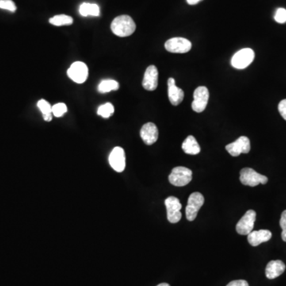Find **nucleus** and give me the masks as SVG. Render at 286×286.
I'll use <instances>...</instances> for the list:
<instances>
[{
	"mask_svg": "<svg viewBox=\"0 0 286 286\" xmlns=\"http://www.w3.org/2000/svg\"><path fill=\"white\" fill-rule=\"evenodd\" d=\"M192 179V172L191 169L184 166L175 167L169 176L170 184L174 186H185L190 183Z\"/></svg>",
	"mask_w": 286,
	"mask_h": 286,
	"instance_id": "obj_2",
	"label": "nucleus"
},
{
	"mask_svg": "<svg viewBox=\"0 0 286 286\" xmlns=\"http://www.w3.org/2000/svg\"><path fill=\"white\" fill-rule=\"evenodd\" d=\"M141 138L146 145L150 146L155 143L158 138V127L153 123H147L143 125L140 131Z\"/></svg>",
	"mask_w": 286,
	"mask_h": 286,
	"instance_id": "obj_14",
	"label": "nucleus"
},
{
	"mask_svg": "<svg viewBox=\"0 0 286 286\" xmlns=\"http://www.w3.org/2000/svg\"><path fill=\"white\" fill-rule=\"evenodd\" d=\"M182 150L185 154L196 155L200 153V146L198 144L196 138L192 135H189L183 142Z\"/></svg>",
	"mask_w": 286,
	"mask_h": 286,
	"instance_id": "obj_18",
	"label": "nucleus"
},
{
	"mask_svg": "<svg viewBox=\"0 0 286 286\" xmlns=\"http://www.w3.org/2000/svg\"><path fill=\"white\" fill-rule=\"evenodd\" d=\"M165 204L167 209V219L169 223H178L182 217L181 212L182 205L179 199L175 196H169L165 200Z\"/></svg>",
	"mask_w": 286,
	"mask_h": 286,
	"instance_id": "obj_6",
	"label": "nucleus"
},
{
	"mask_svg": "<svg viewBox=\"0 0 286 286\" xmlns=\"http://www.w3.org/2000/svg\"><path fill=\"white\" fill-rule=\"evenodd\" d=\"M227 286H249L247 281L245 280H233L229 283Z\"/></svg>",
	"mask_w": 286,
	"mask_h": 286,
	"instance_id": "obj_29",
	"label": "nucleus"
},
{
	"mask_svg": "<svg viewBox=\"0 0 286 286\" xmlns=\"http://www.w3.org/2000/svg\"><path fill=\"white\" fill-rule=\"evenodd\" d=\"M50 23L56 27H62V26L72 25L73 23V18L71 16H66V15H58L54 16L49 20Z\"/></svg>",
	"mask_w": 286,
	"mask_h": 286,
	"instance_id": "obj_22",
	"label": "nucleus"
},
{
	"mask_svg": "<svg viewBox=\"0 0 286 286\" xmlns=\"http://www.w3.org/2000/svg\"><path fill=\"white\" fill-rule=\"evenodd\" d=\"M278 111L281 117L286 121V99L283 100L279 103L278 104Z\"/></svg>",
	"mask_w": 286,
	"mask_h": 286,
	"instance_id": "obj_28",
	"label": "nucleus"
},
{
	"mask_svg": "<svg viewBox=\"0 0 286 286\" xmlns=\"http://www.w3.org/2000/svg\"><path fill=\"white\" fill-rule=\"evenodd\" d=\"M272 237L269 230H252L247 235L248 242L252 246H257L262 242H268Z\"/></svg>",
	"mask_w": 286,
	"mask_h": 286,
	"instance_id": "obj_16",
	"label": "nucleus"
},
{
	"mask_svg": "<svg viewBox=\"0 0 286 286\" xmlns=\"http://www.w3.org/2000/svg\"><path fill=\"white\" fill-rule=\"evenodd\" d=\"M157 286H170V285H169V284H167V283H161V284H158V285Z\"/></svg>",
	"mask_w": 286,
	"mask_h": 286,
	"instance_id": "obj_31",
	"label": "nucleus"
},
{
	"mask_svg": "<svg viewBox=\"0 0 286 286\" xmlns=\"http://www.w3.org/2000/svg\"><path fill=\"white\" fill-rule=\"evenodd\" d=\"M168 96L169 102L172 105L177 106L181 104L184 97V93L182 89L176 85L174 78L170 77L168 80Z\"/></svg>",
	"mask_w": 286,
	"mask_h": 286,
	"instance_id": "obj_15",
	"label": "nucleus"
},
{
	"mask_svg": "<svg viewBox=\"0 0 286 286\" xmlns=\"http://www.w3.org/2000/svg\"><path fill=\"white\" fill-rule=\"evenodd\" d=\"M204 197L200 192H193L189 196L185 208L186 218L188 221H193L197 216L198 211L204 205Z\"/></svg>",
	"mask_w": 286,
	"mask_h": 286,
	"instance_id": "obj_4",
	"label": "nucleus"
},
{
	"mask_svg": "<svg viewBox=\"0 0 286 286\" xmlns=\"http://www.w3.org/2000/svg\"><path fill=\"white\" fill-rule=\"evenodd\" d=\"M80 14L84 17L87 16H100V10L98 5L96 4H89V3H84L81 4L79 9Z\"/></svg>",
	"mask_w": 286,
	"mask_h": 286,
	"instance_id": "obj_19",
	"label": "nucleus"
},
{
	"mask_svg": "<svg viewBox=\"0 0 286 286\" xmlns=\"http://www.w3.org/2000/svg\"><path fill=\"white\" fill-rule=\"evenodd\" d=\"M38 107L41 112L43 113V119L45 121L50 122L52 120L53 113L52 107L46 100H40L38 102Z\"/></svg>",
	"mask_w": 286,
	"mask_h": 286,
	"instance_id": "obj_21",
	"label": "nucleus"
},
{
	"mask_svg": "<svg viewBox=\"0 0 286 286\" xmlns=\"http://www.w3.org/2000/svg\"><path fill=\"white\" fill-rule=\"evenodd\" d=\"M240 181L246 186L255 187L259 184H266L268 178L251 168H244L240 171Z\"/></svg>",
	"mask_w": 286,
	"mask_h": 286,
	"instance_id": "obj_3",
	"label": "nucleus"
},
{
	"mask_svg": "<svg viewBox=\"0 0 286 286\" xmlns=\"http://www.w3.org/2000/svg\"><path fill=\"white\" fill-rule=\"evenodd\" d=\"M109 163L112 169L118 173L123 172L126 167V157L124 150L119 146L115 147L109 155Z\"/></svg>",
	"mask_w": 286,
	"mask_h": 286,
	"instance_id": "obj_12",
	"label": "nucleus"
},
{
	"mask_svg": "<svg viewBox=\"0 0 286 286\" xmlns=\"http://www.w3.org/2000/svg\"><path fill=\"white\" fill-rule=\"evenodd\" d=\"M226 150L233 157H238L241 154H248L250 150V139L246 136H241L235 142L226 146Z\"/></svg>",
	"mask_w": 286,
	"mask_h": 286,
	"instance_id": "obj_11",
	"label": "nucleus"
},
{
	"mask_svg": "<svg viewBox=\"0 0 286 286\" xmlns=\"http://www.w3.org/2000/svg\"><path fill=\"white\" fill-rule=\"evenodd\" d=\"M193 102L192 104V108L194 112L197 113L204 112L207 107L209 99V92L206 87H198L193 93Z\"/></svg>",
	"mask_w": 286,
	"mask_h": 286,
	"instance_id": "obj_9",
	"label": "nucleus"
},
{
	"mask_svg": "<svg viewBox=\"0 0 286 286\" xmlns=\"http://www.w3.org/2000/svg\"><path fill=\"white\" fill-rule=\"evenodd\" d=\"M158 71L156 66H150L146 69L142 81V87L147 91H154L158 88Z\"/></svg>",
	"mask_w": 286,
	"mask_h": 286,
	"instance_id": "obj_13",
	"label": "nucleus"
},
{
	"mask_svg": "<svg viewBox=\"0 0 286 286\" xmlns=\"http://www.w3.org/2000/svg\"><path fill=\"white\" fill-rule=\"evenodd\" d=\"M186 1L189 5H196V4H199L202 0H186Z\"/></svg>",
	"mask_w": 286,
	"mask_h": 286,
	"instance_id": "obj_30",
	"label": "nucleus"
},
{
	"mask_svg": "<svg viewBox=\"0 0 286 286\" xmlns=\"http://www.w3.org/2000/svg\"><path fill=\"white\" fill-rule=\"evenodd\" d=\"M274 20L276 23H280V24H284L286 23V10L284 8L276 9Z\"/></svg>",
	"mask_w": 286,
	"mask_h": 286,
	"instance_id": "obj_26",
	"label": "nucleus"
},
{
	"mask_svg": "<svg viewBox=\"0 0 286 286\" xmlns=\"http://www.w3.org/2000/svg\"><path fill=\"white\" fill-rule=\"evenodd\" d=\"M165 48L173 54H185L192 49V43L184 38H173L165 43Z\"/></svg>",
	"mask_w": 286,
	"mask_h": 286,
	"instance_id": "obj_8",
	"label": "nucleus"
},
{
	"mask_svg": "<svg viewBox=\"0 0 286 286\" xmlns=\"http://www.w3.org/2000/svg\"><path fill=\"white\" fill-rule=\"evenodd\" d=\"M256 220V212L253 210H248L236 225V231L242 235H248L251 232Z\"/></svg>",
	"mask_w": 286,
	"mask_h": 286,
	"instance_id": "obj_10",
	"label": "nucleus"
},
{
	"mask_svg": "<svg viewBox=\"0 0 286 286\" xmlns=\"http://www.w3.org/2000/svg\"><path fill=\"white\" fill-rule=\"evenodd\" d=\"M119 85L117 81L114 80H104L100 83L98 86V92L100 93H108L112 91H117Z\"/></svg>",
	"mask_w": 286,
	"mask_h": 286,
	"instance_id": "obj_20",
	"label": "nucleus"
},
{
	"mask_svg": "<svg viewBox=\"0 0 286 286\" xmlns=\"http://www.w3.org/2000/svg\"><path fill=\"white\" fill-rule=\"evenodd\" d=\"M68 76L77 84H83L89 77V69L84 62H76L68 69Z\"/></svg>",
	"mask_w": 286,
	"mask_h": 286,
	"instance_id": "obj_7",
	"label": "nucleus"
},
{
	"mask_svg": "<svg viewBox=\"0 0 286 286\" xmlns=\"http://www.w3.org/2000/svg\"><path fill=\"white\" fill-rule=\"evenodd\" d=\"M0 9L8 10L11 12H16L17 7L12 0H0Z\"/></svg>",
	"mask_w": 286,
	"mask_h": 286,
	"instance_id": "obj_25",
	"label": "nucleus"
},
{
	"mask_svg": "<svg viewBox=\"0 0 286 286\" xmlns=\"http://www.w3.org/2000/svg\"><path fill=\"white\" fill-rule=\"evenodd\" d=\"M285 270V265L280 260L270 261L267 264L265 268V276L268 279L276 278L280 276Z\"/></svg>",
	"mask_w": 286,
	"mask_h": 286,
	"instance_id": "obj_17",
	"label": "nucleus"
},
{
	"mask_svg": "<svg viewBox=\"0 0 286 286\" xmlns=\"http://www.w3.org/2000/svg\"><path fill=\"white\" fill-rule=\"evenodd\" d=\"M67 106L64 103H59L52 107V113L56 117H62L67 112Z\"/></svg>",
	"mask_w": 286,
	"mask_h": 286,
	"instance_id": "obj_24",
	"label": "nucleus"
},
{
	"mask_svg": "<svg viewBox=\"0 0 286 286\" xmlns=\"http://www.w3.org/2000/svg\"><path fill=\"white\" fill-rule=\"evenodd\" d=\"M111 29L114 35L118 37L131 36L136 29L135 22L129 16H120L112 21Z\"/></svg>",
	"mask_w": 286,
	"mask_h": 286,
	"instance_id": "obj_1",
	"label": "nucleus"
},
{
	"mask_svg": "<svg viewBox=\"0 0 286 286\" xmlns=\"http://www.w3.org/2000/svg\"><path fill=\"white\" fill-rule=\"evenodd\" d=\"M114 112H115V108L111 103L103 104L97 111V114L104 119H108L110 116H112Z\"/></svg>",
	"mask_w": 286,
	"mask_h": 286,
	"instance_id": "obj_23",
	"label": "nucleus"
},
{
	"mask_svg": "<svg viewBox=\"0 0 286 286\" xmlns=\"http://www.w3.org/2000/svg\"><path fill=\"white\" fill-rule=\"evenodd\" d=\"M280 226L282 229L281 238L284 242H286V210L283 211L281 216H280Z\"/></svg>",
	"mask_w": 286,
	"mask_h": 286,
	"instance_id": "obj_27",
	"label": "nucleus"
},
{
	"mask_svg": "<svg viewBox=\"0 0 286 286\" xmlns=\"http://www.w3.org/2000/svg\"><path fill=\"white\" fill-rule=\"evenodd\" d=\"M254 52L251 49L239 50L231 58V66L237 69H244L250 66L254 59Z\"/></svg>",
	"mask_w": 286,
	"mask_h": 286,
	"instance_id": "obj_5",
	"label": "nucleus"
}]
</instances>
